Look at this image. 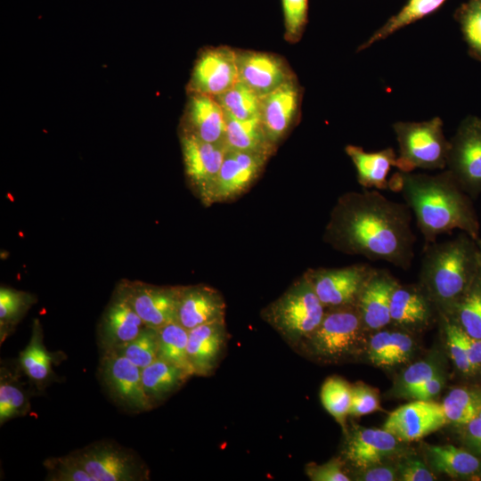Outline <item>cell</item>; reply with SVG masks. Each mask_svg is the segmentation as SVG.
<instances>
[{
  "label": "cell",
  "instance_id": "46",
  "mask_svg": "<svg viewBox=\"0 0 481 481\" xmlns=\"http://www.w3.org/2000/svg\"><path fill=\"white\" fill-rule=\"evenodd\" d=\"M306 474L313 481H349L351 478L344 472L343 462L333 458L322 465L309 464Z\"/></svg>",
  "mask_w": 481,
  "mask_h": 481
},
{
  "label": "cell",
  "instance_id": "42",
  "mask_svg": "<svg viewBox=\"0 0 481 481\" xmlns=\"http://www.w3.org/2000/svg\"><path fill=\"white\" fill-rule=\"evenodd\" d=\"M51 481H94L83 468L73 452L61 457L46 459L44 462Z\"/></svg>",
  "mask_w": 481,
  "mask_h": 481
},
{
  "label": "cell",
  "instance_id": "15",
  "mask_svg": "<svg viewBox=\"0 0 481 481\" xmlns=\"http://www.w3.org/2000/svg\"><path fill=\"white\" fill-rule=\"evenodd\" d=\"M269 156L227 149L208 205L233 199L245 192L261 173Z\"/></svg>",
  "mask_w": 481,
  "mask_h": 481
},
{
  "label": "cell",
  "instance_id": "5",
  "mask_svg": "<svg viewBox=\"0 0 481 481\" xmlns=\"http://www.w3.org/2000/svg\"><path fill=\"white\" fill-rule=\"evenodd\" d=\"M393 129L399 145L395 167L401 172L446 167L450 141L444 135L440 118L422 122H396Z\"/></svg>",
  "mask_w": 481,
  "mask_h": 481
},
{
  "label": "cell",
  "instance_id": "9",
  "mask_svg": "<svg viewBox=\"0 0 481 481\" xmlns=\"http://www.w3.org/2000/svg\"><path fill=\"white\" fill-rule=\"evenodd\" d=\"M145 326L159 329L176 322L182 286H158L122 280L117 285Z\"/></svg>",
  "mask_w": 481,
  "mask_h": 481
},
{
  "label": "cell",
  "instance_id": "49",
  "mask_svg": "<svg viewBox=\"0 0 481 481\" xmlns=\"http://www.w3.org/2000/svg\"><path fill=\"white\" fill-rule=\"evenodd\" d=\"M397 470L391 466L376 464L366 469L356 476V480L363 481H394L398 478Z\"/></svg>",
  "mask_w": 481,
  "mask_h": 481
},
{
  "label": "cell",
  "instance_id": "24",
  "mask_svg": "<svg viewBox=\"0 0 481 481\" xmlns=\"http://www.w3.org/2000/svg\"><path fill=\"white\" fill-rule=\"evenodd\" d=\"M435 305L420 286H398L390 303L391 322L401 327L420 329L427 326Z\"/></svg>",
  "mask_w": 481,
  "mask_h": 481
},
{
  "label": "cell",
  "instance_id": "20",
  "mask_svg": "<svg viewBox=\"0 0 481 481\" xmlns=\"http://www.w3.org/2000/svg\"><path fill=\"white\" fill-rule=\"evenodd\" d=\"M398 284L387 271L375 268L355 305L364 330H379L391 323V298Z\"/></svg>",
  "mask_w": 481,
  "mask_h": 481
},
{
  "label": "cell",
  "instance_id": "12",
  "mask_svg": "<svg viewBox=\"0 0 481 481\" xmlns=\"http://www.w3.org/2000/svg\"><path fill=\"white\" fill-rule=\"evenodd\" d=\"M238 81L237 52L228 46L208 47L195 61L187 92L215 98Z\"/></svg>",
  "mask_w": 481,
  "mask_h": 481
},
{
  "label": "cell",
  "instance_id": "18",
  "mask_svg": "<svg viewBox=\"0 0 481 481\" xmlns=\"http://www.w3.org/2000/svg\"><path fill=\"white\" fill-rule=\"evenodd\" d=\"M301 90L297 79L260 97L259 118L266 137L274 146L296 122Z\"/></svg>",
  "mask_w": 481,
  "mask_h": 481
},
{
  "label": "cell",
  "instance_id": "37",
  "mask_svg": "<svg viewBox=\"0 0 481 481\" xmlns=\"http://www.w3.org/2000/svg\"><path fill=\"white\" fill-rule=\"evenodd\" d=\"M215 99L224 112L237 119L259 117L260 97L240 81Z\"/></svg>",
  "mask_w": 481,
  "mask_h": 481
},
{
  "label": "cell",
  "instance_id": "25",
  "mask_svg": "<svg viewBox=\"0 0 481 481\" xmlns=\"http://www.w3.org/2000/svg\"><path fill=\"white\" fill-rule=\"evenodd\" d=\"M426 452L429 467L435 472L461 479L481 477V457L465 447L428 445Z\"/></svg>",
  "mask_w": 481,
  "mask_h": 481
},
{
  "label": "cell",
  "instance_id": "3",
  "mask_svg": "<svg viewBox=\"0 0 481 481\" xmlns=\"http://www.w3.org/2000/svg\"><path fill=\"white\" fill-rule=\"evenodd\" d=\"M481 270V252L465 232L426 245L420 287L442 314L450 315Z\"/></svg>",
  "mask_w": 481,
  "mask_h": 481
},
{
  "label": "cell",
  "instance_id": "33",
  "mask_svg": "<svg viewBox=\"0 0 481 481\" xmlns=\"http://www.w3.org/2000/svg\"><path fill=\"white\" fill-rule=\"evenodd\" d=\"M36 297L29 292L13 288H0V341L3 343L12 334L30 306Z\"/></svg>",
  "mask_w": 481,
  "mask_h": 481
},
{
  "label": "cell",
  "instance_id": "19",
  "mask_svg": "<svg viewBox=\"0 0 481 481\" xmlns=\"http://www.w3.org/2000/svg\"><path fill=\"white\" fill-rule=\"evenodd\" d=\"M225 113L217 101L208 95L188 94L180 124V134L208 143L224 142Z\"/></svg>",
  "mask_w": 481,
  "mask_h": 481
},
{
  "label": "cell",
  "instance_id": "17",
  "mask_svg": "<svg viewBox=\"0 0 481 481\" xmlns=\"http://www.w3.org/2000/svg\"><path fill=\"white\" fill-rule=\"evenodd\" d=\"M144 327L142 319L117 286L98 326V341L102 354L127 344Z\"/></svg>",
  "mask_w": 481,
  "mask_h": 481
},
{
  "label": "cell",
  "instance_id": "7",
  "mask_svg": "<svg viewBox=\"0 0 481 481\" xmlns=\"http://www.w3.org/2000/svg\"><path fill=\"white\" fill-rule=\"evenodd\" d=\"M72 452L94 481L149 479V469L142 459L115 442L97 441Z\"/></svg>",
  "mask_w": 481,
  "mask_h": 481
},
{
  "label": "cell",
  "instance_id": "8",
  "mask_svg": "<svg viewBox=\"0 0 481 481\" xmlns=\"http://www.w3.org/2000/svg\"><path fill=\"white\" fill-rule=\"evenodd\" d=\"M447 170L472 198L481 193V118L469 116L450 140Z\"/></svg>",
  "mask_w": 481,
  "mask_h": 481
},
{
  "label": "cell",
  "instance_id": "51",
  "mask_svg": "<svg viewBox=\"0 0 481 481\" xmlns=\"http://www.w3.org/2000/svg\"><path fill=\"white\" fill-rule=\"evenodd\" d=\"M467 346L469 364L475 378L481 376V339L467 334Z\"/></svg>",
  "mask_w": 481,
  "mask_h": 481
},
{
  "label": "cell",
  "instance_id": "31",
  "mask_svg": "<svg viewBox=\"0 0 481 481\" xmlns=\"http://www.w3.org/2000/svg\"><path fill=\"white\" fill-rule=\"evenodd\" d=\"M442 405L448 424L460 428L481 411V384L453 387L444 398Z\"/></svg>",
  "mask_w": 481,
  "mask_h": 481
},
{
  "label": "cell",
  "instance_id": "26",
  "mask_svg": "<svg viewBox=\"0 0 481 481\" xmlns=\"http://www.w3.org/2000/svg\"><path fill=\"white\" fill-rule=\"evenodd\" d=\"M346 152L354 163L358 183L365 189L386 190L389 186L387 175L395 167L396 155L392 148L367 152L362 147L347 145Z\"/></svg>",
  "mask_w": 481,
  "mask_h": 481
},
{
  "label": "cell",
  "instance_id": "47",
  "mask_svg": "<svg viewBox=\"0 0 481 481\" xmlns=\"http://www.w3.org/2000/svg\"><path fill=\"white\" fill-rule=\"evenodd\" d=\"M463 447L481 457V411L459 428Z\"/></svg>",
  "mask_w": 481,
  "mask_h": 481
},
{
  "label": "cell",
  "instance_id": "6",
  "mask_svg": "<svg viewBox=\"0 0 481 481\" xmlns=\"http://www.w3.org/2000/svg\"><path fill=\"white\" fill-rule=\"evenodd\" d=\"M363 330L355 306L329 308L319 326L298 347L320 361L338 362L355 351Z\"/></svg>",
  "mask_w": 481,
  "mask_h": 481
},
{
  "label": "cell",
  "instance_id": "13",
  "mask_svg": "<svg viewBox=\"0 0 481 481\" xmlns=\"http://www.w3.org/2000/svg\"><path fill=\"white\" fill-rule=\"evenodd\" d=\"M101 379L111 397L125 409L140 412L152 408L143 387L141 369L115 352L103 353Z\"/></svg>",
  "mask_w": 481,
  "mask_h": 481
},
{
  "label": "cell",
  "instance_id": "44",
  "mask_svg": "<svg viewBox=\"0 0 481 481\" xmlns=\"http://www.w3.org/2000/svg\"><path fill=\"white\" fill-rule=\"evenodd\" d=\"M440 373L434 361L425 360L410 365L399 379L400 392L404 395L414 390Z\"/></svg>",
  "mask_w": 481,
  "mask_h": 481
},
{
  "label": "cell",
  "instance_id": "50",
  "mask_svg": "<svg viewBox=\"0 0 481 481\" xmlns=\"http://www.w3.org/2000/svg\"><path fill=\"white\" fill-rule=\"evenodd\" d=\"M444 384V378L440 373L436 374L430 379H428L425 384L420 387L410 391L407 395L408 397L414 398L416 400H425L428 401L436 396Z\"/></svg>",
  "mask_w": 481,
  "mask_h": 481
},
{
  "label": "cell",
  "instance_id": "48",
  "mask_svg": "<svg viewBox=\"0 0 481 481\" xmlns=\"http://www.w3.org/2000/svg\"><path fill=\"white\" fill-rule=\"evenodd\" d=\"M398 477L404 481H433L435 475L421 461L408 459L401 462L397 469Z\"/></svg>",
  "mask_w": 481,
  "mask_h": 481
},
{
  "label": "cell",
  "instance_id": "41",
  "mask_svg": "<svg viewBox=\"0 0 481 481\" xmlns=\"http://www.w3.org/2000/svg\"><path fill=\"white\" fill-rule=\"evenodd\" d=\"M443 319L447 349L455 368L464 377L475 379L469 361L467 334L451 315L443 314Z\"/></svg>",
  "mask_w": 481,
  "mask_h": 481
},
{
  "label": "cell",
  "instance_id": "38",
  "mask_svg": "<svg viewBox=\"0 0 481 481\" xmlns=\"http://www.w3.org/2000/svg\"><path fill=\"white\" fill-rule=\"evenodd\" d=\"M352 387L338 377H330L321 388V401L325 410L345 428L349 415Z\"/></svg>",
  "mask_w": 481,
  "mask_h": 481
},
{
  "label": "cell",
  "instance_id": "35",
  "mask_svg": "<svg viewBox=\"0 0 481 481\" xmlns=\"http://www.w3.org/2000/svg\"><path fill=\"white\" fill-rule=\"evenodd\" d=\"M450 315L466 334L481 339V270Z\"/></svg>",
  "mask_w": 481,
  "mask_h": 481
},
{
  "label": "cell",
  "instance_id": "40",
  "mask_svg": "<svg viewBox=\"0 0 481 481\" xmlns=\"http://www.w3.org/2000/svg\"><path fill=\"white\" fill-rule=\"evenodd\" d=\"M469 54L481 61V0H469L455 12Z\"/></svg>",
  "mask_w": 481,
  "mask_h": 481
},
{
  "label": "cell",
  "instance_id": "23",
  "mask_svg": "<svg viewBox=\"0 0 481 481\" xmlns=\"http://www.w3.org/2000/svg\"><path fill=\"white\" fill-rule=\"evenodd\" d=\"M399 440L383 429L355 428L348 436L344 457L355 467L363 469L379 464L399 451Z\"/></svg>",
  "mask_w": 481,
  "mask_h": 481
},
{
  "label": "cell",
  "instance_id": "52",
  "mask_svg": "<svg viewBox=\"0 0 481 481\" xmlns=\"http://www.w3.org/2000/svg\"><path fill=\"white\" fill-rule=\"evenodd\" d=\"M476 241H477V246H478V248H479V250H480V252H481V238H480V237L477 238V239L476 240Z\"/></svg>",
  "mask_w": 481,
  "mask_h": 481
},
{
  "label": "cell",
  "instance_id": "45",
  "mask_svg": "<svg viewBox=\"0 0 481 481\" xmlns=\"http://www.w3.org/2000/svg\"><path fill=\"white\" fill-rule=\"evenodd\" d=\"M379 408V398L372 388L365 384L352 387L349 415L363 416L376 412Z\"/></svg>",
  "mask_w": 481,
  "mask_h": 481
},
{
  "label": "cell",
  "instance_id": "36",
  "mask_svg": "<svg viewBox=\"0 0 481 481\" xmlns=\"http://www.w3.org/2000/svg\"><path fill=\"white\" fill-rule=\"evenodd\" d=\"M6 368H1L0 376V423L26 415L30 403L17 377Z\"/></svg>",
  "mask_w": 481,
  "mask_h": 481
},
{
  "label": "cell",
  "instance_id": "1",
  "mask_svg": "<svg viewBox=\"0 0 481 481\" xmlns=\"http://www.w3.org/2000/svg\"><path fill=\"white\" fill-rule=\"evenodd\" d=\"M325 238L334 248L404 270L414 257L412 211L379 190L347 192L334 207Z\"/></svg>",
  "mask_w": 481,
  "mask_h": 481
},
{
  "label": "cell",
  "instance_id": "39",
  "mask_svg": "<svg viewBox=\"0 0 481 481\" xmlns=\"http://www.w3.org/2000/svg\"><path fill=\"white\" fill-rule=\"evenodd\" d=\"M111 352L125 356L142 370L158 358V330L145 326L133 340Z\"/></svg>",
  "mask_w": 481,
  "mask_h": 481
},
{
  "label": "cell",
  "instance_id": "21",
  "mask_svg": "<svg viewBox=\"0 0 481 481\" xmlns=\"http://www.w3.org/2000/svg\"><path fill=\"white\" fill-rule=\"evenodd\" d=\"M225 322H215L189 330L187 355L192 375L208 377L213 374L225 350Z\"/></svg>",
  "mask_w": 481,
  "mask_h": 481
},
{
  "label": "cell",
  "instance_id": "10",
  "mask_svg": "<svg viewBox=\"0 0 481 481\" xmlns=\"http://www.w3.org/2000/svg\"><path fill=\"white\" fill-rule=\"evenodd\" d=\"M375 268L353 265L341 268L310 270L305 275L325 309L355 306Z\"/></svg>",
  "mask_w": 481,
  "mask_h": 481
},
{
  "label": "cell",
  "instance_id": "43",
  "mask_svg": "<svg viewBox=\"0 0 481 481\" xmlns=\"http://www.w3.org/2000/svg\"><path fill=\"white\" fill-rule=\"evenodd\" d=\"M285 38L291 43L298 41L307 21L308 0H281Z\"/></svg>",
  "mask_w": 481,
  "mask_h": 481
},
{
  "label": "cell",
  "instance_id": "28",
  "mask_svg": "<svg viewBox=\"0 0 481 481\" xmlns=\"http://www.w3.org/2000/svg\"><path fill=\"white\" fill-rule=\"evenodd\" d=\"M224 113L226 119L224 143L227 149L267 156L273 152L275 146L266 137L259 117L237 119Z\"/></svg>",
  "mask_w": 481,
  "mask_h": 481
},
{
  "label": "cell",
  "instance_id": "27",
  "mask_svg": "<svg viewBox=\"0 0 481 481\" xmlns=\"http://www.w3.org/2000/svg\"><path fill=\"white\" fill-rule=\"evenodd\" d=\"M141 375L152 407L177 391L192 376L185 369L159 358L142 369Z\"/></svg>",
  "mask_w": 481,
  "mask_h": 481
},
{
  "label": "cell",
  "instance_id": "32",
  "mask_svg": "<svg viewBox=\"0 0 481 481\" xmlns=\"http://www.w3.org/2000/svg\"><path fill=\"white\" fill-rule=\"evenodd\" d=\"M447 0H408L404 7L375 31L358 51L370 47L404 27L413 23L438 10Z\"/></svg>",
  "mask_w": 481,
  "mask_h": 481
},
{
  "label": "cell",
  "instance_id": "34",
  "mask_svg": "<svg viewBox=\"0 0 481 481\" xmlns=\"http://www.w3.org/2000/svg\"><path fill=\"white\" fill-rule=\"evenodd\" d=\"M157 330L158 358L178 365L192 375L187 355L189 330L177 322L167 323Z\"/></svg>",
  "mask_w": 481,
  "mask_h": 481
},
{
  "label": "cell",
  "instance_id": "29",
  "mask_svg": "<svg viewBox=\"0 0 481 481\" xmlns=\"http://www.w3.org/2000/svg\"><path fill=\"white\" fill-rule=\"evenodd\" d=\"M413 350V339L407 333L379 330L370 339L368 358L376 366H394L406 363Z\"/></svg>",
  "mask_w": 481,
  "mask_h": 481
},
{
  "label": "cell",
  "instance_id": "2",
  "mask_svg": "<svg viewBox=\"0 0 481 481\" xmlns=\"http://www.w3.org/2000/svg\"><path fill=\"white\" fill-rule=\"evenodd\" d=\"M398 189L413 213L426 245L458 229L479 238L480 224L472 198L446 169L437 175L400 172L388 187Z\"/></svg>",
  "mask_w": 481,
  "mask_h": 481
},
{
  "label": "cell",
  "instance_id": "16",
  "mask_svg": "<svg viewBox=\"0 0 481 481\" xmlns=\"http://www.w3.org/2000/svg\"><path fill=\"white\" fill-rule=\"evenodd\" d=\"M239 81L262 97L297 79L279 56L257 51H236Z\"/></svg>",
  "mask_w": 481,
  "mask_h": 481
},
{
  "label": "cell",
  "instance_id": "4",
  "mask_svg": "<svg viewBox=\"0 0 481 481\" xmlns=\"http://www.w3.org/2000/svg\"><path fill=\"white\" fill-rule=\"evenodd\" d=\"M325 310L304 275L270 303L261 315L286 342L298 347L319 326Z\"/></svg>",
  "mask_w": 481,
  "mask_h": 481
},
{
  "label": "cell",
  "instance_id": "11",
  "mask_svg": "<svg viewBox=\"0 0 481 481\" xmlns=\"http://www.w3.org/2000/svg\"><path fill=\"white\" fill-rule=\"evenodd\" d=\"M184 172L190 187L208 205L227 151L225 143H208L180 134Z\"/></svg>",
  "mask_w": 481,
  "mask_h": 481
},
{
  "label": "cell",
  "instance_id": "22",
  "mask_svg": "<svg viewBox=\"0 0 481 481\" xmlns=\"http://www.w3.org/2000/svg\"><path fill=\"white\" fill-rule=\"evenodd\" d=\"M224 316L225 303L216 289L203 284L182 286L176 322L186 330L224 322Z\"/></svg>",
  "mask_w": 481,
  "mask_h": 481
},
{
  "label": "cell",
  "instance_id": "30",
  "mask_svg": "<svg viewBox=\"0 0 481 481\" xmlns=\"http://www.w3.org/2000/svg\"><path fill=\"white\" fill-rule=\"evenodd\" d=\"M53 355L49 353L43 343L40 322L35 320L29 343L20 354L19 365L27 377L38 387L46 384L52 377Z\"/></svg>",
  "mask_w": 481,
  "mask_h": 481
},
{
  "label": "cell",
  "instance_id": "14",
  "mask_svg": "<svg viewBox=\"0 0 481 481\" xmlns=\"http://www.w3.org/2000/svg\"><path fill=\"white\" fill-rule=\"evenodd\" d=\"M448 424L443 405L431 400H416L393 411L383 428L400 442L420 440Z\"/></svg>",
  "mask_w": 481,
  "mask_h": 481
}]
</instances>
